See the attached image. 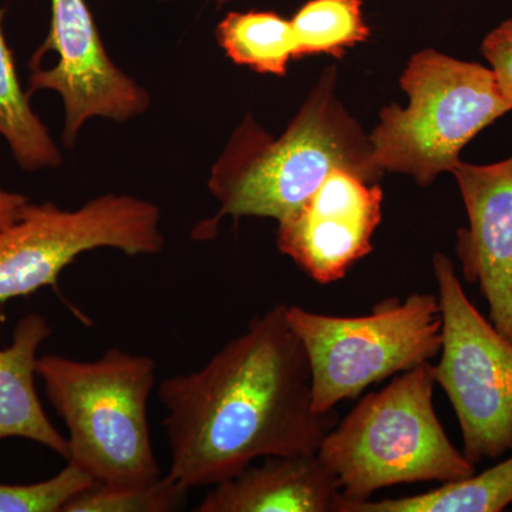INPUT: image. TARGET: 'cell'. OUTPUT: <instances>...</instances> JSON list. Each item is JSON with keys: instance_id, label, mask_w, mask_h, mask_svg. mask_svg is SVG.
Wrapping results in <instances>:
<instances>
[{"instance_id": "6", "label": "cell", "mask_w": 512, "mask_h": 512, "mask_svg": "<svg viewBox=\"0 0 512 512\" xmlns=\"http://www.w3.org/2000/svg\"><path fill=\"white\" fill-rule=\"evenodd\" d=\"M288 320L308 356L319 413L335 412L367 387L440 355L439 296L431 293L384 299L369 315L352 318L292 305Z\"/></svg>"}, {"instance_id": "17", "label": "cell", "mask_w": 512, "mask_h": 512, "mask_svg": "<svg viewBox=\"0 0 512 512\" xmlns=\"http://www.w3.org/2000/svg\"><path fill=\"white\" fill-rule=\"evenodd\" d=\"M291 25L296 60L313 55L340 59L346 50L370 36L362 0H309L295 13Z\"/></svg>"}, {"instance_id": "10", "label": "cell", "mask_w": 512, "mask_h": 512, "mask_svg": "<svg viewBox=\"0 0 512 512\" xmlns=\"http://www.w3.org/2000/svg\"><path fill=\"white\" fill-rule=\"evenodd\" d=\"M383 191L352 171H332L298 211L278 224L276 245L312 281H340L372 252Z\"/></svg>"}, {"instance_id": "18", "label": "cell", "mask_w": 512, "mask_h": 512, "mask_svg": "<svg viewBox=\"0 0 512 512\" xmlns=\"http://www.w3.org/2000/svg\"><path fill=\"white\" fill-rule=\"evenodd\" d=\"M188 490L165 474L144 485L96 483L77 494L63 512H173L187 503Z\"/></svg>"}, {"instance_id": "22", "label": "cell", "mask_w": 512, "mask_h": 512, "mask_svg": "<svg viewBox=\"0 0 512 512\" xmlns=\"http://www.w3.org/2000/svg\"><path fill=\"white\" fill-rule=\"evenodd\" d=\"M215 2H217L218 5H224V3L231 2V0H215Z\"/></svg>"}, {"instance_id": "21", "label": "cell", "mask_w": 512, "mask_h": 512, "mask_svg": "<svg viewBox=\"0 0 512 512\" xmlns=\"http://www.w3.org/2000/svg\"><path fill=\"white\" fill-rule=\"evenodd\" d=\"M30 201L29 197L20 192L5 190L0 187V228L18 220L23 207Z\"/></svg>"}, {"instance_id": "13", "label": "cell", "mask_w": 512, "mask_h": 512, "mask_svg": "<svg viewBox=\"0 0 512 512\" xmlns=\"http://www.w3.org/2000/svg\"><path fill=\"white\" fill-rule=\"evenodd\" d=\"M50 335L45 316L30 312L16 323L10 345L0 348V441H33L67 460V437L47 417L36 389L39 350Z\"/></svg>"}, {"instance_id": "16", "label": "cell", "mask_w": 512, "mask_h": 512, "mask_svg": "<svg viewBox=\"0 0 512 512\" xmlns=\"http://www.w3.org/2000/svg\"><path fill=\"white\" fill-rule=\"evenodd\" d=\"M218 45L239 66L256 73L285 76L296 60L291 20L275 12H231L215 29Z\"/></svg>"}, {"instance_id": "1", "label": "cell", "mask_w": 512, "mask_h": 512, "mask_svg": "<svg viewBox=\"0 0 512 512\" xmlns=\"http://www.w3.org/2000/svg\"><path fill=\"white\" fill-rule=\"evenodd\" d=\"M170 454L185 490L212 487L269 456L318 453L335 412L313 407L311 366L276 303L200 369L158 384Z\"/></svg>"}, {"instance_id": "19", "label": "cell", "mask_w": 512, "mask_h": 512, "mask_svg": "<svg viewBox=\"0 0 512 512\" xmlns=\"http://www.w3.org/2000/svg\"><path fill=\"white\" fill-rule=\"evenodd\" d=\"M96 480L67 463L56 476L32 484L0 483V512H63L64 507Z\"/></svg>"}, {"instance_id": "4", "label": "cell", "mask_w": 512, "mask_h": 512, "mask_svg": "<svg viewBox=\"0 0 512 512\" xmlns=\"http://www.w3.org/2000/svg\"><path fill=\"white\" fill-rule=\"evenodd\" d=\"M431 366L400 373L380 392L367 394L326 434L318 454L338 476L346 500H370L400 484L453 483L476 473L441 426Z\"/></svg>"}, {"instance_id": "8", "label": "cell", "mask_w": 512, "mask_h": 512, "mask_svg": "<svg viewBox=\"0 0 512 512\" xmlns=\"http://www.w3.org/2000/svg\"><path fill=\"white\" fill-rule=\"evenodd\" d=\"M433 274L441 350L431 370L456 412L464 456L477 466L512 450V342L468 299L448 256H433Z\"/></svg>"}, {"instance_id": "15", "label": "cell", "mask_w": 512, "mask_h": 512, "mask_svg": "<svg viewBox=\"0 0 512 512\" xmlns=\"http://www.w3.org/2000/svg\"><path fill=\"white\" fill-rule=\"evenodd\" d=\"M3 15L5 10L0 9V136L5 138L23 170L59 167L62 153L20 84L15 59L3 32Z\"/></svg>"}, {"instance_id": "9", "label": "cell", "mask_w": 512, "mask_h": 512, "mask_svg": "<svg viewBox=\"0 0 512 512\" xmlns=\"http://www.w3.org/2000/svg\"><path fill=\"white\" fill-rule=\"evenodd\" d=\"M55 53L50 69L30 67L29 96L55 92L63 101L62 141L73 147L87 121L126 123L146 113L150 94L111 60L86 0H50V29L30 64Z\"/></svg>"}, {"instance_id": "7", "label": "cell", "mask_w": 512, "mask_h": 512, "mask_svg": "<svg viewBox=\"0 0 512 512\" xmlns=\"http://www.w3.org/2000/svg\"><path fill=\"white\" fill-rule=\"evenodd\" d=\"M161 210L128 194H104L76 210L29 201L18 220L0 228V302L57 286L80 255L117 249L157 255L165 247Z\"/></svg>"}, {"instance_id": "14", "label": "cell", "mask_w": 512, "mask_h": 512, "mask_svg": "<svg viewBox=\"0 0 512 512\" xmlns=\"http://www.w3.org/2000/svg\"><path fill=\"white\" fill-rule=\"evenodd\" d=\"M512 504V456L434 490L384 500L345 501L343 512H500Z\"/></svg>"}, {"instance_id": "11", "label": "cell", "mask_w": 512, "mask_h": 512, "mask_svg": "<svg viewBox=\"0 0 512 512\" xmlns=\"http://www.w3.org/2000/svg\"><path fill=\"white\" fill-rule=\"evenodd\" d=\"M451 174L468 218L457 232L461 271L480 288L488 319L512 342V157L485 165L460 161Z\"/></svg>"}, {"instance_id": "3", "label": "cell", "mask_w": 512, "mask_h": 512, "mask_svg": "<svg viewBox=\"0 0 512 512\" xmlns=\"http://www.w3.org/2000/svg\"><path fill=\"white\" fill-rule=\"evenodd\" d=\"M36 375L69 431L67 463L114 487L163 476L148 421L157 384L153 357L119 348L94 360L45 355L37 359Z\"/></svg>"}, {"instance_id": "12", "label": "cell", "mask_w": 512, "mask_h": 512, "mask_svg": "<svg viewBox=\"0 0 512 512\" xmlns=\"http://www.w3.org/2000/svg\"><path fill=\"white\" fill-rule=\"evenodd\" d=\"M339 478L318 453L269 456L212 485L195 512H343Z\"/></svg>"}, {"instance_id": "20", "label": "cell", "mask_w": 512, "mask_h": 512, "mask_svg": "<svg viewBox=\"0 0 512 512\" xmlns=\"http://www.w3.org/2000/svg\"><path fill=\"white\" fill-rule=\"evenodd\" d=\"M481 52L491 64L498 87L512 107V19L505 20L485 36Z\"/></svg>"}, {"instance_id": "2", "label": "cell", "mask_w": 512, "mask_h": 512, "mask_svg": "<svg viewBox=\"0 0 512 512\" xmlns=\"http://www.w3.org/2000/svg\"><path fill=\"white\" fill-rule=\"evenodd\" d=\"M336 69L329 67L285 133L271 137L245 117L217 163L208 188L220 211L194 229V238H212L222 218L258 217L285 221L318 190L332 171H352L379 184L370 137L336 96Z\"/></svg>"}, {"instance_id": "5", "label": "cell", "mask_w": 512, "mask_h": 512, "mask_svg": "<svg viewBox=\"0 0 512 512\" xmlns=\"http://www.w3.org/2000/svg\"><path fill=\"white\" fill-rule=\"evenodd\" d=\"M406 109L384 107L370 134L373 163L382 173L410 175L427 187L460 163L464 147L512 107L493 70L427 49L404 70Z\"/></svg>"}]
</instances>
